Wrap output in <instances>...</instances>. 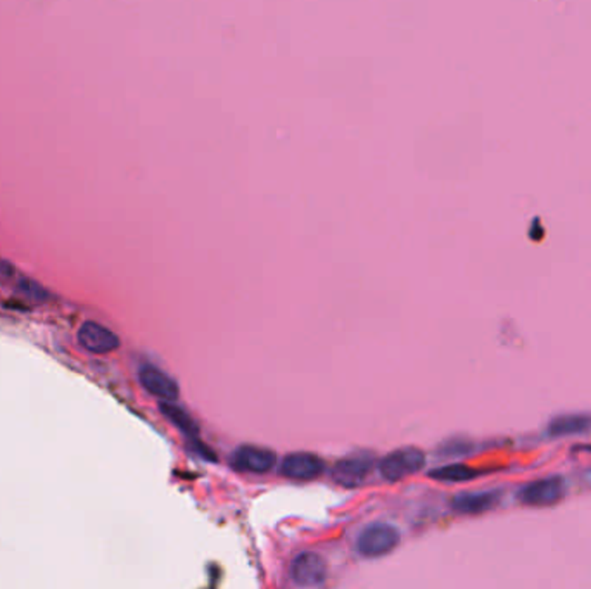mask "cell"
<instances>
[{
  "label": "cell",
  "instance_id": "1",
  "mask_svg": "<svg viewBox=\"0 0 591 589\" xmlns=\"http://www.w3.org/2000/svg\"><path fill=\"white\" fill-rule=\"evenodd\" d=\"M426 465V455L419 447H407L394 449L384 456L379 464L380 476L386 481H401L409 476L417 474Z\"/></svg>",
  "mask_w": 591,
  "mask_h": 589
},
{
  "label": "cell",
  "instance_id": "2",
  "mask_svg": "<svg viewBox=\"0 0 591 589\" xmlns=\"http://www.w3.org/2000/svg\"><path fill=\"white\" fill-rule=\"evenodd\" d=\"M399 545V531L386 522H374L367 525L357 541L360 554L369 558L391 554Z\"/></svg>",
  "mask_w": 591,
  "mask_h": 589
},
{
  "label": "cell",
  "instance_id": "3",
  "mask_svg": "<svg viewBox=\"0 0 591 589\" xmlns=\"http://www.w3.org/2000/svg\"><path fill=\"white\" fill-rule=\"evenodd\" d=\"M566 496V482L562 477H545L522 486L517 493L522 505L533 508L554 506Z\"/></svg>",
  "mask_w": 591,
  "mask_h": 589
},
{
  "label": "cell",
  "instance_id": "4",
  "mask_svg": "<svg viewBox=\"0 0 591 589\" xmlns=\"http://www.w3.org/2000/svg\"><path fill=\"white\" fill-rule=\"evenodd\" d=\"M291 577L301 588L320 586L327 577V564L320 555L305 552L292 560Z\"/></svg>",
  "mask_w": 591,
  "mask_h": 589
},
{
  "label": "cell",
  "instance_id": "5",
  "mask_svg": "<svg viewBox=\"0 0 591 589\" xmlns=\"http://www.w3.org/2000/svg\"><path fill=\"white\" fill-rule=\"evenodd\" d=\"M80 346L92 355H108L120 348V339L114 332L95 321H85L78 330Z\"/></svg>",
  "mask_w": 591,
  "mask_h": 589
},
{
  "label": "cell",
  "instance_id": "6",
  "mask_svg": "<svg viewBox=\"0 0 591 589\" xmlns=\"http://www.w3.org/2000/svg\"><path fill=\"white\" fill-rule=\"evenodd\" d=\"M325 468L322 458L311 453H291L287 455L281 466V474L294 481H311L317 479Z\"/></svg>",
  "mask_w": 591,
  "mask_h": 589
},
{
  "label": "cell",
  "instance_id": "7",
  "mask_svg": "<svg viewBox=\"0 0 591 589\" xmlns=\"http://www.w3.org/2000/svg\"><path fill=\"white\" fill-rule=\"evenodd\" d=\"M277 456L271 449L260 447H241L233 451V468L241 472H252V474H265L273 468Z\"/></svg>",
  "mask_w": 591,
  "mask_h": 589
},
{
  "label": "cell",
  "instance_id": "8",
  "mask_svg": "<svg viewBox=\"0 0 591 589\" xmlns=\"http://www.w3.org/2000/svg\"><path fill=\"white\" fill-rule=\"evenodd\" d=\"M374 465V458L369 453L350 455L338 462L334 468V479L344 487H357L367 479Z\"/></svg>",
  "mask_w": 591,
  "mask_h": 589
},
{
  "label": "cell",
  "instance_id": "9",
  "mask_svg": "<svg viewBox=\"0 0 591 589\" xmlns=\"http://www.w3.org/2000/svg\"><path fill=\"white\" fill-rule=\"evenodd\" d=\"M500 503V493L497 491H474L462 493L451 501V508L462 515H479L493 510Z\"/></svg>",
  "mask_w": 591,
  "mask_h": 589
},
{
  "label": "cell",
  "instance_id": "10",
  "mask_svg": "<svg viewBox=\"0 0 591 589\" xmlns=\"http://www.w3.org/2000/svg\"><path fill=\"white\" fill-rule=\"evenodd\" d=\"M141 384L147 393L160 398L163 401H175L179 398L180 389L177 382L164 374L160 368L154 367H143L139 374Z\"/></svg>",
  "mask_w": 591,
  "mask_h": 589
},
{
  "label": "cell",
  "instance_id": "11",
  "mask_svg": "<svg viewBox=\"0 0 591 589\" xmlns=\"http://www.w3.org/2000/svg\"><path fill=\"white\" fill-rule=\"evenodd\" d=\"M591 427V417L588 415H560L548 426V434L552 437L576 436L583 434Z\"/></svg>",
  "mask_w": 591,
  "mask_h": 589
},
{
  "label": "cell",
  "instance_id": "12",
  "mask_svg": "<svg viewBox=\"0 0 591 589\" xmlns=\"http://www.w3.org/2000/svg\"><path fill=\"white\" fill-rule=\"evenodd\" d=\"M429 476L434 479V481L457 484V482H467L476 479L478 476H481V470L472 468V466H468V465L451 464L443 465V466H439V468L430 470Z\"/></svg>",
  "mask_w": 591,
  "mask_h": 589
},
{
  "label": "cell",
  "instance_id": "13",
  "mask_svg": "<svg viewBox=\"0 0 591 589\" xmlns=\"http://www.w3.org/2000/svg\"><path fill=\"white\" fill-rule=\"evenodd\" d=\"M162 413L175 426L180 428L183 434L187 436H197L199 428H197L196 422L191 418V415L185 410H182L177 405H173L172 401H162L160 405Z\"/></svg>",
  "mask_w": 591,
  "mask_h": 589
},
{
  "label": "cell",
  "instance_id": "14",
  "mask_svg": "<svg viewBox=\"0 0 591 589\" xmlns=\"http://www.w3.org/2000/svg\"><path fill=\"white\" fill-rule=\"evenodd\" d=\"M19 292H21L23 296L34 299V301H44V299L47 298V292H45L42 287L38 286V284H35V282H30V280L19 284Z\"/></svg>",
  "mask_w": 591,
  "mask_h": 589
}]
</instances>
